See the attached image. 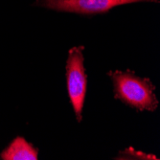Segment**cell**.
Segmentation results:
<instances>
[{
  "instance_id": "3",
  "label": "cell",
  "mask_w": 160,
  "mask_h": 160,
  "mask_svg": "<svg viewBox=\"0 0 160 160\" xmlns=\"http://www.w3.org/2000/svg\"><path fill=\"white\" fill-rule=\"evenodd\" d=\"M157 0H37L36 5L59 12L81 14L104 13L110 9L135 2H154Z\"/></svg>"
},
{
  "instance_id": "1",
  "label": "cell",
  "mask_w": 160,
  "mask_h": 160,
  "mask_svg": "<svg viewBox=\"0 0 160 160\" xmlns=\"http://www.w3.org/2000/svg\"><path fill=\"white\" fill-rule=\"evenodd\" d=\"M108 75L113 82L115 99L140 111H154L157 108L155 87L149 79L138 77L130 71H113Z\"/></svg>"
},
{
  "instance_id": "4",
  "label": "cell",
  "mask_w": 160,
  "mask_h": 160,
  "mask_svg": "<svg viewBox=\"0 0 160 160\" xmlns=\"http://www.w3.org/2000/svg\"><path fill=\"white\" fill-rule=\"evenodd\" d=\"M38 151L22 137H17L0 154L3 160H37Z\"/></svg>"
},
{
  "instance_id": "2",
  "label": "cell",
  "mask_w": 160,
  "mask_h": 160,
  "mask_svg": "<svg viewBox=\"0 0 160 160\" xmlns=\"http://www.w3.org/2000/svg\"><path fill=\"white\" fill-rule=\"evenodd\" d=\"M82 51V46L70 49L66 62L67 91L78 122L82 121L87 83Z\"/></svg>"
}]
</instances>
